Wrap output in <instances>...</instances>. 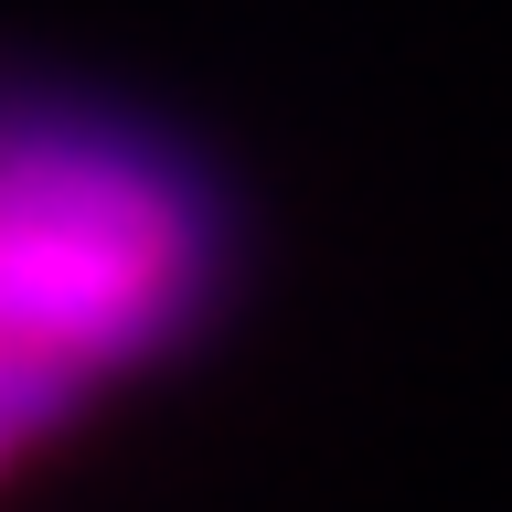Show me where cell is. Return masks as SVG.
<instances>
[{"label": "cell", "instance_id": "1", "mask_svg": "<svg viewBox=\"0 0 512 512\" xmlns=\"http://www.w3.org/2000/svg\"><path fill=\"white\" fill-rule=\"evenodd\" d=\"M224 278V203L160 139L64 96H0V395L75 427L107 384L171 363Z\"/></svg>", "mask_w": 512, "mask_h": 512}, {"label": "cell", "instance_id": "2", "mask_svg": "<svg viewBox=\"0 0 512 512\" xmlns=\"http://www.w3.org/2000/svg\"><path fill=\"white\" fill-rule=\"evenodd\" d=\"M43 438H64V427H54V416H43V406H22V395H0V480L22 470V459H32V448H43Z\"/></svg>", "mask_w": 512, "mask_h": 512}]
</instances>
